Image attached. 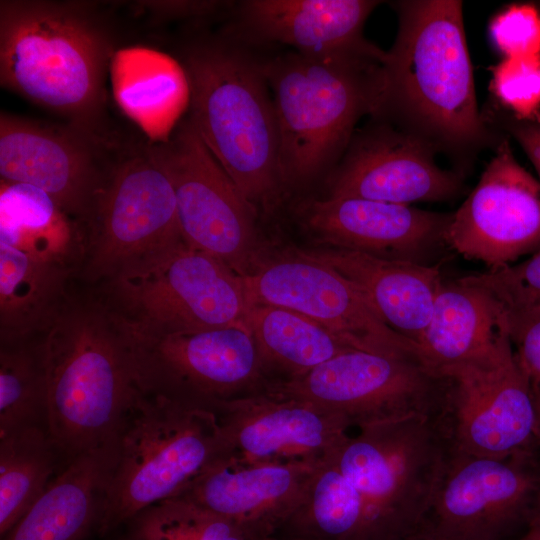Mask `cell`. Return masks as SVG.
<instances>
[{
	"label": "cell",
	"instance_id": "6da1fadb",
	"mask_svg": "<svg viewBox=\"0 0 540 540\" xmlns=\"http://www.w3.org/2000/svg\"><path fill=\"white\" fill-rule=\"evenodd\" d=\"M462 2L403 0L395 42L387 51L386 89L379 113L459 171L505 137L480 112L467 47Z\"/></svg>",
	"mask_w": 540,
	"mask_h": 540
},
{
	"label": "cell",
	"instance_id": "7a4b0ae2",
	"mask_svg": "<svg viewBox=\"0 0 540 540\" xmlns=\"http://www.w3.org/2000/svg\"><path fill=\"white\" fill-rule=\"evenodd\" d=\"M40 340L55 442L69 460L114 442L140 393L121 317L100 294H69Z\"/></svg>",
	"mask_w": 540,
	"mask_h": 540
},
{
	"label": "cell",
	"instance_id": "3957f363",
	"mask_svg": "<svg viewBox=\"0 0 540 540\" xmlns=\"http://www.w3.org/2000/svg\"><path fill=\"white\" fill-rule=\"evenodd\" d=\"M179 54L199 136L242 195L272 209L285 185L264 59L226 31L192 38Z\"/></svg>",
	"mask_w": 540,
	"mask_h": 540
},
{
	"label": "cell",
	"instance_id": "277c9868",
	"mask_svg": "<svg viewBox=\"0 0 540 540\" xmlns=\"http://www.w3.org/2000/svg\"><path fill=\"white\" fill-rule=\"evenodd\" d=\"M96 4L0 2L1 86L69 122L100 127L114 36Z\"/></svg>",
	"mask_w": 540,
	"mask_h": 540
},
{
	"label": "cell",
	"instance_id": "5b68a950",
	"mask_svg": "<svg viewBox=\"0 0 540 540\" xmlns=\"http://www.w3.org/2000/svg\"><path fill=\"white\" fill-rule=\"evenodd\" d=\"M386 58L372 43L330 58L290 52L264 59L284 185L309 183L335 167L358 121L379 113Z\"/></svg>",
	"mask_w": 540,
	"mask_h": 540
},
{
	"label": "cell",
	"instance_id": "8992f818",
	"mask_svg": "<svg viewBox=\"0 0 540 540\" xmlns=\"http://www.w3.org/2000/svg\"><path fill=\"white\" fill-rule=\"evenodd\" d=\"M224 455L213 409L140 391L117 436L98 534H109L147 508L176 497Z\"/></svg>",
	"mask_w": 540,
	"mask_h": 540
},
{
	"label": "cell",
	"instance_id": "52a82bcc",
	"mask_svg": "<svg viewBox=\"0 0 540 540\" xmlns=\"http://www.w3.org/2000/svg\"><path fill=\"white\" fill-rule=\"evenodd\" d=\"M79 276L103 285L188 246L173 186L151 143L127 142L80 226Z\"/></svg>",
	"mask_w": 540,
	"mask_h": 540
},
{
	"label": "cell",
	"instance_id": "ba28073f",
	"mask_svg": "<svg viewBox=\"0 0 540 540\" xmlns=\"http://www.w3.org/2000/svg\"><path fill=\"white\" fill-rule=\"evenodd\" d=\"M451 452L442 418L413 416L359 428L334 450L361 495L369 540L418 532Z\"/></svg>",
	"mask_w": 540,
	"mask_h": 540
},
{
	"label": "cell",
	"instance_id": "9c48e42d",
	"mask_svg": "<svg viewBox=\"0 0 540 540\" xmlns=\"http://www.w3.org/2000/svg\"><path fill=\"white\" fill-rule=\"evenodd\" d=\"M452 381L414 355L351 350L309 372L268 384L266 392L307 402L351 427L413 416L442 418Z\"/></svg>",
	"mask_w": 540,
	"mask_h": 540
},
{
	"label": "cell",
	"instance_id": "30bf717a",
	"mask_svg": "<svg viewBox=\"0 0 540 540\" xmlns=\"http://www.w3.org/2000/svg\"><path fill=\"white\" fill-rule=\"evenodd\" d=\"M99 294L129 328L146 333L248 327L252 304L243 276L189 246L101 285Z\"/></svg>",
	"mask_w": 540,
	"mask_h": 540
},
{
	"label": "cell",
	"instance_id": "8fae6325",
	"mask_svg": "<svg viewBox=\"0 0 540 540\" xmlns=\"http://www.w3.org/2000/svg\"><path fill=\"white\" fill-rule=\"evenodd\" d=\"M124 324L142 393L212 409L219 401L264 393L270 383L248 327L146 333Z\"/></svg>",
	"mask_w": 540,
	"mask_h": 540
},
{
	"label": "cell",
	"instance_id": "7c38bea8",
	"mask_svg": "<svg viewBox=\"0 0 540 540\" xmlns=\"http://www.w3.org/2000/svg\"><path fill=\"white\" fill-rule=\"evenodd\" d=\"M174 189L186 244L228 265L240 276L261 261L258 210L242 195L189 118L164 140L151 143Z\"/></svg>",
	"mask_w": 540,
	"mask_h": 540
},
{
	"label": "cell",
	"instance_id": "4fadbf2b",
	"mask_svg": "<svg viewBox=\"0 0 540 540\" xmlns=\"http://www.w3.org/2000/svg\"><path fill=\"white\" fill-rule=\"evenodd\" d=\"M540 515V448L504 458L450 452L420 531L437 540H510Z\"/></svg>",
	"mask_w": 540,
	"mask_h": 540
},
{
	"label": "cell",
	"instance_id": "5bb4252c",
	"mask_svg": "<svg viewBox=\"0 0 540 540\" xmlns=\"http://www.w3.org/2000/svg\"><path fill=\"white\" fill-rule=\"evenodd\" d=\"M442 376L452 381L443 415L452 452L504 458L540 448L530 389L502 328L487 350Z\"/></svg>",
	"mask_w": 540,
	"mask_h": 540
},
{
	"label": "cell",
	"instance_id": "9a60e30c",
	"mask_svg": "<svg viewBox=\"0 0 540 540\" xmlns=\"http://www.w3.org/2000/svg\"><path fill=\"white\" fill-rule=\"evenodd\" d=\"M125 142L73 122L46 124L0 116V182L45 191L80 228Z\"/></svg>",
	"mask_w": 540,
	"mask_h": 540
},
{
	"label": "cell",
	"instance_id": "2e32d148",
	"mask_svg": "<svg viewBox=\"0 0 540 540\" xmlns=\"http://www.w3.org/2000/svg\"><path fill=\"white\" fill-rule=\"evenodd\" d=\"M243 278L251 303L294 310L359 350L419 357L417 344L389 327L353 282L301 250L261 260Z\"/></svg>",
	"mask_w": 540,
	"mask_h": 540
},
{
	"label": "cell",
	"instance_id": "e0dca14e",
	"mask_svg": "<svg viewBox=\"0 0 540 540\" xmlns=\"http://www.w3.org/2000/svg\"><path fill=\"white\" fill-rule=\"evenodd\" d=\"M446 242L487 270L508 267L540 250V181L518 163L507 136L452 213Z\"/></svg>",
	"mask_w": 540,
	"mask_h": 540
},
{
	"label": "cell",
	"instance_id": "ac0fdd59",
	"mask_svg": "<svg viewBox=\"0 0 540 540\" xmlns=\"http://www.w3.org/2000/svg\"><path fill=\"white\" fill-rule=\"evenodd\" d=\"M437 153L390 122L354 132L328 178L327 197H355L411 205L456 199L466 189L464 173L441 168Z\"/></svg>",
	"mask_w": 540,
	"mask_h": 540
},
{
	"label": "cell",
	"instance_id": "d6986e66",
	"mask_svg": "<svg viewBox=\"0 0 540 540\" xmlns=\"http://www.w3.org/2000/svg\"><path fill=\"white\" fill-rule=\"evenodd\" d=\"M226 455L242 464L317 462L348 436L340 416L267 392L216 402Z\"/></svg>",
	"mask_w": 540,
	"mask_h": 540
},
{
	"label": "cell",
	"instance_id": "ffe728a7",
	"mask_svg": "<svg viewBox=\"0 0 540 540\" xmlns=\"http://www.w3.org/2000/svg\"><path fill=\"white\" fill-rule=\"evenodd\" d=\"M300 212L305 227L330 247L425 265H437L449 249L452 213L355 197L310 200Z\"/></svg>",
	"mask_w": 540,
	"mask_h": 540
},
{
	"label": "cell",
	"instance_id": "44dd1931",
	"mask_svg": "<svg viewBox=\"0 0 540 540\" xmlns=\"http://www.w3.org/2000/svg\"><path fill=\"white\" fill-rule=\"evenodd\" d=\"M318 463L242 464L224 455L176 497L228 519L247 540H263L296 510Z\"/></svg>",
	"mask_w": 540,
	"mask_h": 540
},
{
	"label": "cell",
	"instance_id": "7402d4cb",
	"mask_svg": "<svg viewBox=\"0 0 540 540\" xmlns=\"http://www.w3.org/2000/svg\"><path fill=\"white\" fill-rule=\"evenodd\" d=\"M380 4L374 0H246L237 5L226 32L249 44H282L312 58H330L372 42L364 24Z\"/></svg>",
	"mask_w": 540,
	"mask_h": 540
},
{
	"label": "cell",
	"instance_id": "603a6c76",
	"mask_svg": "<svg viewBox=\"0 0 540 540\" xmlns=\"http://www.w3.org/2000/svg\"><path fill=\"white\" fill-rule=\"evenodd\" d=\"M301 251L353 282L389 327L417 344L444 282L439 264L387 259L330 246Z\"/></svg>",
	"mask_w": 540,
	"mask_h": 540
},
{
	"label": "cell",
	"instance_id": "cb8c5ba5",
	"mask_svg": "<svg viewBox=\"0 0 540 540\" xmlns=\"http://www.w3.org/2000/svg\"><path fill=\"white\" fill-rule=\"evenodd\" d=\"M117 439L72 458L2 540H82L97 528Z\"/></svg>",
	"mask_w": 540,
	"mask_h": 540
},
{
	"label": "cell",
	"instance_id": "d4e9b609",
	"mask_svg": "<svg viewBox=\"0 0 540 540\" xmlns=\"http://www.w3.org/2000/svg\"><path fill=\"white\" fill-rule=\"evenodd\" d=\"M499 302L464 277L443 282L430 320L417 342L422 363L437 375L485 350L501 331Z\"/></svg>",
	"mask_w": 540,
	"mask_h": 540
},
{
	"label": "cell",
	"instance_id": "484cf974",
	"mask_svg": "<svg viewBox=\"0 0 540 540\" xmlns=\"http://www.w3.org/2000/svg\"><path fill=\"white\" fill-rule=\"evenodd\" d=\"M73 268L0 243V340L41 335L70 294Z\"/></svg>",
	"mask_w": 540,
	"mask_h": 540
},
{
	"label": "cell",
	"instance_id": "4316f807",
	"mask_svg": "<svg viewBox=\"0 0 540 540\" xmlns=\"http://www.w3.org/2000/svg\"><path fill=\"white\" fill-rule=\"evenodd\" d=\"M247 324L266 371L285 374L282 380L303 375L339 354L356 350L312 319L280 306L252 303Z\"/></svg>",
	"mask_w": 540,
	"mask_h": 540
},
{
	"label": "cell",
	"instance_id": "83f0119b",
	"mask_svg": "<svg viewBox=\"0 0 540 540\" xmlns=\"http://www.w3.org/2000/svg\"><path fill=\"white\" fill-rule=\"evenodd\" d=\"M69 461L46 426L22 428L0 436L1 538Z\"/></svg>",
	"mask_w": 540,
	"mask_h": 540
},
{
	"label": "cell",
	"instance_id": "f1b7e54d",
	"mask_svg": "<svg viewBox=\"0 0 540 540\" xmlns=\"http://www.w3.org/2000/svg\"><path fill=\"white\" fill-rule=\"evenodd\" d=\"M0 243L35 256L68 262L81 247L78 225L42 189L0 182Z\"/></svg>",
	"mask_w": 540,
	"mask_h": 540
},
{
	"label": "cell",
	"instance_id": "f546056e",
	"mask_svg": "<svg viewBox=\"0 0 540 540\" xmlns=\"http://www.w3.org/2000/svg\"><path fill=\"white\" fill-rule=\"evenodd\" d=\"M34 426L48 427L40 335L0 347V436Z\"/></svg>",
	"mask_w": 540,
	"mask_h": 540
},
{
	"label": "cell",
	"instance_id": "4dcf8cb0",
	"mask_svg": "<svg viewBox=\"0 0 540 540\" xmlns=\"http://www.w3.org/2000/svg\"><path fill=\"white\" fill-rule=\"evenodd\" d=\"M127 524L126 540H247L228 519L178 497L147 508Z\"/></svg>",
	"mask_w": 540,
	"mask_h": 540
},
{
	"label": "cell",
	"instance_id": "1f68e13d",
	"mask_svg": "<svg viewBox=\"0 0 540 540\" xmlns=\"http://www.w3.org/2000/svg\"><path fill=\"white\" fill-rule=\"evenodd\" d=\"M497 105L520 119L540 120V55L508 57L492 68Z\"/></svg>",
	"mask_w": 540,
	"mask_h": 540
},
{
	"label": "cell",
	"instance_id": "d6a6232c",
	"mask_svg": "<svg viewBox=\"0 0 540 540\" xmlns=\"http://www.w3.org/2000/svg\"><path fill=\"white\" fill-rule=\"evenodd\" d=\"M500 307V326L529 386L540 441V308H508L501 304Z\"/></svg>",
	"mask_w": 540,
	"mask_h": 540
},
{
	"label": "cell",
	"instance_id": "836d02e7",
	"mask_svg": "<svg viewBox=\"0 0 540 540\" xmlns=\"http://www.w3.org/2000/svg\"><path fill=\"white\" fill-rule=\"evenodd\" d=\"M504 307L540 308V250L508 267L464 277Z\"/></svg>",
	"mask_w": 540,
	"mask_h": 540
},
{
	"label": "cell",
	"instance_id": "e575fe53",
	"mask_svg": "<svg viewBox=\"0 0 540 540\" xmlns=\"http://www.w3.org/2000/svg\"><path fill=\"white\" fill-rule=\"evenodd\" d=\"M490 31L505 58L540 55V10L536 5L509 6L492 20Z\"/></svg>",
	"mask_w": 540,
	"mask_h": 540
},
{
	"label": "cell",
	"instance_id": "d590c367",
	"mask_svg": "<svg viewBox=\"0 0 540 540\" xmlns=\"http://www.w3.org/2000/svg\"><path fill=\"white\" fill-rule=\"evenodd\" d=\"M482 114L494 129L517 141L533 164L540 181V120L520 119L496 103L484 109Z\"/></svg>",
	"mask_w": 540,
	"mask_h": 540
},
{
	"label": "cell",
	"instance_id": "8d00e7d4",
	"mask_svg": "<svg viewBox=\"0 0 540 540\" xmlns=\"http://www.w3.org/2000/svg\"><path fill=\"white\" fill-rule=\"evenodd\" d=\"M515 540H540V515L537 516L523 534Z\"/></svg>",
	"mask_w": 540,
	"mask_h": 540
},
{
	"label": "cell",
	"instance_id": "74e56055",
	"mask_svg": "<svg viewBox=\"0 0 540 540\" xmlns=\"http://www.w3.org/2000/svg\"><path fill=\"white\" fill-rule=\"evenodd\" d=\"M400 540H437L429 535H427L426 533L422 532V531H418L412 535H409L407 537H404Z\"/></svg>",
	"mask_w": 540,
	"mask_h": 540
},
{
	"label": "cell",
	"instance_id": "f35d334b",
	"mask_svg": "<svg viewBox=\"0 0 540 540\" xmlns=\"http://www.w3.org/2000/svg\"><path fill=\"white\" fill-rule=\"evenodd\" d=\"M263 540H300V539H281V538H278V537H269V538H266V539H263Z\"/></svg>",
	"mask_w": 540,
	"mask_h": 540
}]
</instances>
